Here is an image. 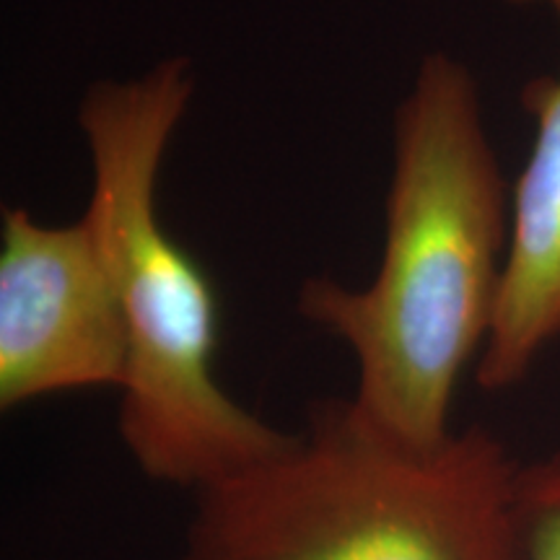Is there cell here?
I'll return each instance as SVG.
<instances>
[{"mask_svg":"<svg viewBox=\"0 0 560 560\" xmlns=\"http://www.w3.org/2000/svg\"><path fill=\"white\" fill-rule=\"evenodd\" d=\"M509 229L472 73L429 55L395 115L380 270L366 289L310 278L296 301L353 353L348 405L363 423L416 452L454 436V392L493 327Z\"/></svg>","mask_w":560,"mask_h":560,"instance_id":"obj_1","label":"cell"},{"mask_svg":"<svg viewBox=\"0 0 560 560\" xmlns=\"http://www.w3.org/2000/svg\"><path fill=\"white\" fill-rule=\"evenodd\" d=\"M190 60L130 81H96L79 107L91 156L89 221L120 291L130 338L117 431L161 486L198 490L272 457L293 439L244 408L215 376L219 299L159 221L156 187L192 96Z\"/></svg>","mask_w":560,"mask_h":560,"instance_id":"obj_2","label":"cell"},{"mask_svg":"<svg viewBox=\"0 0 560 560\" xmlns=\"http://www.w3.org/2000/svg\"><path fill=\"white\" fill-rule=\"evenodd\" d=\"M520 470L482 429L416 452L325 400L289 446L195 493L177 560H522Z\"/></svg>","mask_w":560,"mask_h":560,"instance_id":"obj_3","label":"cell"},{"mask_svg":"<svg viewBox=\"0 0 560 560\" xmlns=\"http://www.w3.org/2000/svg\"><path fill=\"white\" fill-rule=\"evenodd\" d=\"M130 366L115 272L83 213L50 226L3 208L0 408L81 389H122Z\"/></svg>","mask_w":560,"mask_h":560,"instance_id":"obj_4","label":"cell"},{"mask_svg":"<svg viewBox=\"0 0 560 560\" xmlns=\"http://www.w3.org/2000/svg\"><path fill=\"white\" fill-rule=\"evenodd\" d=\"M509 3H545L560 21V0ZM522 104L535 115L537 132L511 198L499 306L475 369L478 384L490 392L522 382L560 338V73L529 81Z\"/></svg>","mask_w":560,"mask_h":560,"instance_id":"obj_5","label":"cell"},{"mask_svg":"<svg viewBox=\"0 0 560 560\" xmlns=\"http://www.w3.org/2000/svg\"><path fill=\"white\" fill-rule=\"evenodd\" d=\"M516 524L522 560H560V454L522 465Z\"/></svg>","mask_w":560,"mask_h":560,"instance_id":"obj_6","label":"cell"}]
</instances>
